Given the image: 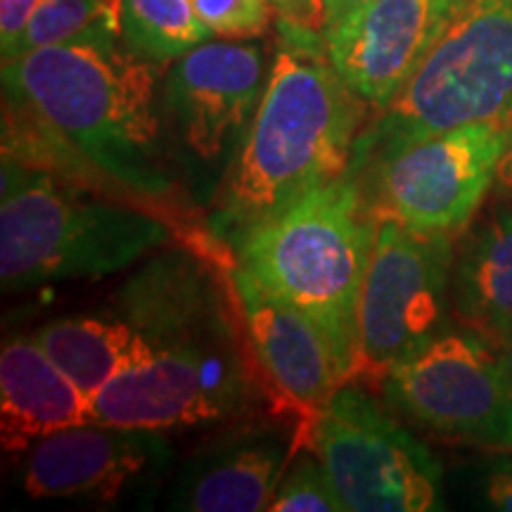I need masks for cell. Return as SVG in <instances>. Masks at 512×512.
I'll use <instances>...</instances> for the list:
<instances>
[{
  "mask_svg": "<svg viewBox=\"0 0 512 512\" xmlns=\"http://www.w3.org/2000/svg\"><path fill=\"white\" fill-rule=\"evenodd\" d=\"M152 62L95 34L3 62L5 119L31 126L64 155L138 197L174 192L155 107Z\"/></svg>",
  "mask_w": 512,
  "mask_h": 512,
  "instance_id": "1",
  "label": "cell"
},
{
  "mask_svg": "<svg viewBox=\"0 0 512 512\" xmlns=\"http://www.w3.org/2000/svg\"><path fill=\"white\" fill-rule=\"evenodd\" d=\"M280 29L283 43L211 221L228 245L347 174L370 110L332 64L325 38L287 22Z\"/></svg>",
  "mask_w": 512,
  "mask_h": 512,
  "instance_id": "2",
  "label": "cell"
},
{
  "mask_svg": "<svg viewBox=\"0 0 512 512\" xmlns=\"http://www.w3.org/2000/svg\"><path fill=\"white\" fill-rule=\"evenodd\" d=\"M377 216L347 171L233 242L235 271L304 313L347 382L361 373V299Z\"/></svg>",
  "mask_w": 512,
  "mask_h": 512,
  "instance_id": "3",
  "label": "cell"
},
{
  "mask_svg": "<svg viewBox=\"0 0 512 512\" xmlns=\"http://www.w3.org/2000/svg\"><path fill=\"white\" fill-rule=\"evenodd\" d=\"M169 240L171 228L155 216L88 200L48 171L3 155L0 280L5 290L112 275Z\"/></svg>",
  "mask_w": 512,
  "mask_h": 512,
  "instance_id": "4",
  "label": "cell"
},
{
  "mask_svg": "<svg viewBox=\"0 0 512 512\" xmlns=\"http://www.w3.org/2000/svg\"><path fill=\"white\" fill-rule=\"evenodd\" d=\"M512 121V0H465L403 91L363 126L349 171L458 126Z\"/></svg>",
  "mask_w": 512,
  "mask_h": 512,
  "instance_id": "5",
  "label": "cell"
},
{
  "mask_svg": "<svg viewBox=\"0 0 512 512\" xmlns=\"http://www.w3.org/2000/svg\"><path fill=\"white\" fill-rule=\"evenodd\" d=\"M311 441L351 512L439 508V460L361 387L347 382L332 394Z\"/></svg>",
  "mask_w": 512,
  "mask_h": 512,
  "instance_id": "6",
  "label": "cell"
},
{
  "mask_svg": "<svg viewBox=\"0 0 512 512\" xmlns=\"http://www.w3.org/2000/svg\"><path fill=\"white\" fill-rule=\"evenodd\" d=\"M453 261L451 235L377 216L361 299V373L382 382L389 368L444 335Z\"/></svg>",
  "mask_w": 512,
  "mask_h": 512,
  "instance_id": "7",
  "label": "cell"
},
{
  "mask_svg": "<svg viewBox=\"0 0 512 512\" xmlns=\"http://www.w3.org/2000/svg\"><path fill=\"white\" fill-rule=\"evenodd\" d=\"M512 121L458 126L403 147L361 176L370 211L415 230L458 235L496 183Z\"/></svg>",
  "mask_w": 512,
  "mask_h": 512,
  "instance_id": "8",
  "label": "cell"
},
{
  "mask_svg": "<svg viewBox=\"0 0 512 512\" xmlns=\"http://www.w3.org/2000/svg\"><path fill=\"white\" fill-rule=\"evenodd\" d=\"M384 401L444 439L512 451V382L475 332L444 335L382 377Z\"/></svg>",
  "mask_w": 512,
  "mask_h": 512,
  "instance_id": "9",
  "label": "cell"
},
{
  "mask_svg": "<svg viewBox=\"0 0 512 512\" xmlns=\"http://www.w3.org/2000/svg\"><path fill=\"white\" fill-rule=\"evenodd\" d=\"M240 358L152 351L126 368L93 399L95 422L126 430L162 432L223 420L245 399Z\"/></svg>",
  "mask_w": 512,
  "mask_h": 512,
  "instance_id": "10",
  "label": "cell"
},
{
  "mask_svg": "<svg viewBox=\"0 0 512 512\" xmlns=\"http://www.w3.org/2000/svg\"><path fill=\"white\" fill-rule=\"evenodd\" d=\"M465 0H370L323 31L328 55L375 114L392 105Z\"/></svg>",
  "mask_w": 512,
  "mask_h": 512,
  "instance_id": "11",
  "label": "cell"
},
{
  "mask_svg": "<svg viewBox=\"0 0 512 512\" xmlns=\"http://www.w3.org/2000/svg\"><path fill=\"white\" fill-rule=\"evenodd\" d=\"M264 53L252 43H202L178 57L164 83L183 145L214 164L238 143L264 95Z\"/></svg>",
  "mask_w": 512,
  "mask_h": 512,
  "instance_id": "12",
  "label": "cell"
},
{
  "mask_svg": "<svg viewBox=\"0 0 512 512\" xmlns=\"http://www.w3.org/2000/svg\"><path fill=\"white\" fill-rule=\"evenodd\" d=\"M157 432L88 422L48 434L31 446L22 484L31 498L117 496L128 479L162 463Z\"/></svg>",
  "mask_w": 512,
  "mask_h": 512,
  "instance_id": "13",
  "label": "cell"
},
{
  "mask_svg": "<svg viewBox=\"0 0 512 512\" xmlns=\"http://www.w3.org/2000/svg\"><path fill=\"white\" fill-rule=\"evenodd\" d=\"M242 320L261 370L280 396L313 420L342 384H347L328 339L304 313L261 290L235 271Z\"/></svg>",
  "mask_w": 512,
  "mask_h": 512,
  "instance_id": "14",
  "label": "cell"
},
{
  "mask_svg": "<svg viewBox=\"0 0 512 512\" xmlns=\"http://www.w3.org/2000/svg\"><path fill=\"white\" fill-rule=\"evenodd\" d=\"M95 422L93 399L50 361L38 339L19 337L0 354V439L24 451L48 434Z\"/></svg>",
  "mask_w": 512,
  "mask_h": 512,
  "instance_id": "15",
  "label": "cell"
},
{
  "mask_svg": "<svg viewBox=\"0 0 512 512\" xmlns=\"http://www.w3.org/2000/svg\"><path fill=\"white\" fill-rule=\"evenodd\" d=\"M287 460L290 448L271 434L226 441L185 467L171 501L192 512L271 510Z\"/></svg>",
  "mask_w": 512,
  "mask_h": 512,
  "instance_id": "16",
  "label": "cell"
},
{
  "mask_svg": "<svg viewBox=\"0 0 512 512\" xmlns=\"http://www.w3.org/2000/svg\"><path fill=\"white\" fill-rule=\"evenodd\" d=\"M458 318L496 347L512 335V209L501 207L467 235L453 261Z\"/></svg>",
  "mask_w": 512,
  "mask_h": 512,
  "instance_id": "17",
  "label": "cell"
},
{
  "mask_svg": "<svg viewBox=\"0 0 512 512\" xmlns=\"http://www.w3.org/2000/svg\"><path fill=\"white\" fill-rule=\"evenodd\" d=\"M36 339L88 399H95L119 373L150 356L147 342L126 320L64 318L41 328Z\"/></svg>",
  "mask_w": 512,
  "mask_h": 512,
  "instance_id": "18",
  "label": "cell"
},
{
  "mask_svg": "<svg viewBox=\"0 0 512 512\" xmlns=\"http://www.w3.org/2000/svg\"><path fill=\"white\" fill-rule=\"evenodd\" d=\"M119 29L126 48L152 64L176 62L214 36L190 0H119Z\"/></svg>",
  "mask_w": 512,
  "mask_h": 512,
  "instance_id": "19",
  "label": "cell"
},
{
  "mask_svg": "<svg viewBox=\"0 0 512 512\" xmlns=\"http://www.w3.org/2000/svg\"><path fill=\"white\" fill-rule=\"evenodd\" d=\"M95 34H121L119 0H41L19 55Z\"/></svg>",
  "mask_w": 512,
  "mask_h": 512,
  "instance_id": "20",
  "label": "cell"
},
{
  "mask_svg": "<svg viewBox=\"0 0 512 512\" xmlns=\"http://www.w3.org/2000/svg\"><path fill=\"white\" fill-rule=\"evenodd\" d=\"M273 512H347L342 494L318 456H304L285 470L271 503Z\"/></svg>",
  "mask_w": 512,
  "mask_h": 512,
  "instance_id": "21",
  "label": "cell"
},
{
  "mask_svg": "<svg viewBox=\"0 0 512 512\" xmlns=\"http://www.w3.org/2000/svg\"><path fill=\"white\" fill-rule=\"evenodd\" d=\"M214 36L254 38L266 34L273 19L271 0H190Z\"/></svg>",
  "mask_w": 512,
  "mask_h": 512,
  "instance_id": "22",
  "label": "cell"
},
{
  "mask_svg": "<svg viewBox=\"0 0 512 512\" xmlns=\"http://www.w3.org/2000/svg\"><path fill=\"white\" fill-rule=\"evenodd\" d=\"M41 0H0V57L12 62L22 53V41Z\"/></svg>",
  "mask_w": 512,
  "mask_h": 512,
  "instance_id": "23",
  "label": "cell"
},
{
  "mask_svg": "<svg viewBox=\"0 0 512 512\" xmlns=\"http://www.w3.org/2000/svg\"><path fill=\"white\" fill-rule=\"evenodd\" d=\"M275 15L280 22L294 24V27L320 31L323 34L325 27V12L323 0H271Z\"/></svg>",
  "mask_w": 512,
  "mask_h": 512,
  "instance_id": "24",
  "label": "cell"
},
{
  "mask_svg": "<svg viewBox=\"0 0 512 512\" xmlns=\"http://www.w3.org/2000/svg\"><path fill=\"white\" fill-rule=\"evenodd\" d=\"M486 498L491 508L512 512V458L503 460L501 467L486 482Z\"/></svg>",
  "mask_w": 512,
  "mask_h": 512,
  "instance_id": "25",
  "label": "cell"
},
{
  "mask_svg": "<svg viewBox=\"0 0 512 512\" xmlns=\"http://www.w3.org/2000/svg\"><path fill=\"white\" fill-rule=\"evenodd\" d=\"M366 3H370V0H323V12H325L323 31L332 29L335 24L342 22L344 17H349L351 12L363 8Z\"/></svg>",
  "mask_w": 512,
  "mask_h": 512,
  "instance_id": "26",
  "label": "cell"
},
{
  "mask_svg": "<svg viewBox=\"0 0 512 512\" xmlns=\"http://www.w3.org/2000/svg\"><path fill=\"white\" fill-rule=\"evenodd\" d=\"M496 188L501 195L512 197V126H510V136H508V145H505L501 166H498V176H496Z\"/></svg>",
  "mask_w": 512,
  "mask_h": 512,
  "instance_id": "27",
  "label": "cell"
},
{
  "mask_svg": "<svg viewBox=\"0 0 512 512\" xmlns=\"http://www.w3.org/2000/svg\"><path fill=\"white\" fill-rule=\"evenodd\" d=\"M496 349H498V351H496L498 361H501V366H503V370H505V375H508V380L512 382V335L505 337L503 342L498 344Z\"/></svg>",
  "mask_w": 512,
  "mask_h": 512,
  "instance_id": "28",
  "label": "cell"
}]
</instances>
